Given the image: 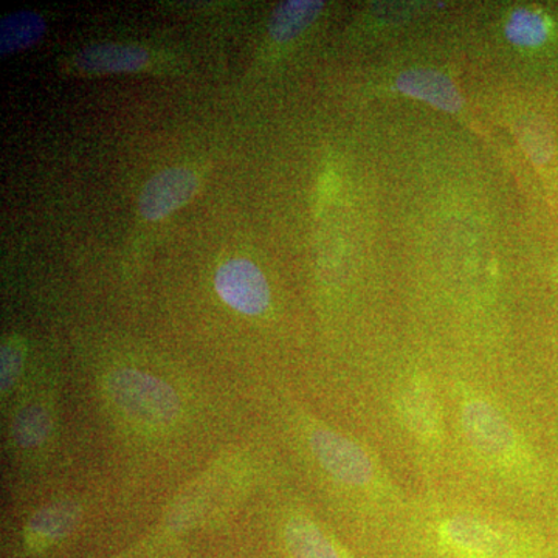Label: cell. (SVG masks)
I'll list each match as a JSON object with an SVG mask.
<instances>
[{"label": "cell", "instance_id": "cell-7", "mask_svg": "<svg viewBox=\"0 0 558 558\" xmlns=\"http://www.w3.org/2000/svg\"><path fill=\"white\" fill-rule=\"evenodd\" d=\"M149 60L148 51L138 46L97 44L81 50L75 58L76 68L84 73L135 72Z\"/></svg>", "mask_w": 558, "mask_h": 558}, {"label": "cell", "instance_id": "cell-9", "mask_svg": "<svg viewBox=\"0 0 558 558\" xmlns=\"http://www.w3.org/2000/svg\"><path fill=\"white\" fill-rule=\"evenodd\" d=\"M446 537L462 553L478 557H497L505 553V539L494 529L469 519L451 520L446 526Z\"/></svg>", "mask_w": 558, "mask_h": 558}, {"label": "cell", "instance_id": "cell-13", "mask_svg": "<svg viewBox=\"0 0 558 558\" xmlns=\"http://www.w3.org/2000/svg\"><path fill=\"white\" fill-rule=\"evenodd\" d=\"M51 432V417L49 411L40 405H31L22 409L11 425V436L17 446L32 449L46 442Z\"/></svg>", "mask_w": 558, "mask_h": 558}, {"label": "cell", "instance_id": "cell-1", "mask_svg": "<svg viewBox=\"0 0 558 558\" xmlns=\"http://www.w3.org/2000/svg\"><path fill=\"white\" fill-rule=\"evenodd\" d=\"M106 388L121 413L140 425L165 428L178 421L180 399L167 381L142 371L119 369L109 374Z\"/></svg>", "mask_w": 558, "mask_h": 558}, {"label": "cell", "instance_id": "cell-5", "mask_svg": "<svg viewBox=\"0 0 558 558\" xmlns=\"http://www.w3.org/2000/svg\"><path fill=\"white\" fill-rule=\"evenodd\" d=\"M462 425L470 442L484 454L501 457L513 449L515 436L508 421L494 407L483 400L465 403Z\"/></svg>", "mask_w": 558, "mask_h": 558}, {"label": "cell", "instance_id": "cell-12", "mask_svg": "<svg viewBox=\"0 0 558 558\" xmlns=\"http://www.w3.org/2000/svg\"><path fill=\"white\" fill-rule=\"evenodd\" d=\"M284 537L290 553L296 558H340L332 542L311 521L290 520Z\"/></svg>", "mask_w": 558, "mask_h": 558}, {"label": "cell", "instance_id": "cell-8", "mask_svg": "<svg viewBox=\"0 0 558 558\" xmlns=\"http://www.w3.org/2000/svg\"><path fill=\"white\" fill-rule=\"evenodd\" d=\"M81 519V509L76 502L60 501L46 506L32 517L25 531V538L33 549H44L76 526Z\"/></svg>", "mask_w": 558, "mask_h": 558}, {"label": "cell", "instance_id": "cell-2", "mask_svg": "<svg viewBox=\"0 0 558 558\" xmlns=\"http://www.w3.org/2000/svg\"><path fill=\"white\" fill-rule=\"evenodd\" d=\"M311 449L326 472L349 486H366L373 480V462L357 444L330 429H315Z\"/></svg>", "mask_w": 558, "mask_h": 558}, {"label": "cell", "instance_id": "cell-6", "mask_svg": "<svg viewBox=\"0 0 558 558\" xmlns=\"http://www.w3.org/2000/svg\"><path fill=\"white\" fill-rule=\"evenodd\" d=\"M396 87L407 97L428 102L433 108L446 112H458L462 108L457 86L435 70H407L396 80Z\"/></svg>", "mask_w": 558, "mask_h": 558}, {"label": "cell", "instance_id": "cell-3", "mask_svg": "<svg viewBox=\"0 0 558 558\" xmlns=\"http://www.w3.org/2000/svg\"><path fill=\"white\" fill-rule=\"evenodd\" d=\"M216 290L220 299L234 311L260 315L270 304V289L263 271L247 259H231L216 274Z\"/></svg>", "mask_w": 558, "mask_h": 558}, {"label": "cell", "instance_id": "cell-11", "mask_svg": "<svg viewBox=\"0 0 558 558\" xmlns=\"http://www.w3.org/2000/svg\"><path fill=\"white\" fill-rule=\"evenodd\" d=\"M46 33V22L33 11L9 14L0 22V54L27 49Z\"/></svg>", "mask_w": 558, "mask_h": 558}, {"label": "cell", "instance_id": "cell-14", "mask_svg": "<svg viewBox=\"0 0 558 558\" xmlns=\"http://www.w3.org/2000/svg\"><path fill=\"white\" fill-rule=\"evenodd\" d=\"M548 24L537 11L519 9L513 11L506 25L510 43L520 47H538L548 39Z\"/></svg>", "mask_w": 558, "mask_h": 558}, {"label": "cell", "instance_id": "cell-4", "mask_svg": "<svg viewBox=\"0 0 558 558\" xmlns=\"http://www.w3.org/2000/svg\"><path fill=\"white\" fill-rule=\"evenodd\" d=\"M199 180L186 168H170L154 175L140 194V215L148 220L167 218L172 211L193 199Z\"/></svg>", "mask_w": 558, "mask_h": 558}, {"label": "cell", "instance_id": "cell-15", "mask_svg": "<svg viewBox=\"0 0 558 558\" xmlns=\"http://www.w3.org/2000/svg\"><path fill=\"white\" fill-rule=\"evenodd\" d=\"M24 344L17 339L3 340L0 351V388L3 395L9 392L20 379L24 368Z\"/></svg>", "mask_w": 558, "mask_h": 558}, {"label": "cell", "instance_id": "cell-10", "mask_svg": "<svg viewBox=\"0 0 558 558\" xmlns=\"http://www.w3.org/2000/svg\"><path fill=\"white\" fill-rule=\"evenodd\" d=\"M323 10V2L317 0H289L281 3L271 14L269 32L278 43L295 39L317 20Z\"/></svg>", "mask_w": 558, "mask_h": 558}, {"label": "cell", "instance_id": "cell-16", "mask_svg": "<svg viewBox=\"0 0 558 558\" xmlns=\"http://www.w3.org/2000/svg\"><path fill=\"white\" fill-rule=\"evenodd\" d=\"M405 413L409 416L411 427L421 429L427 435L435 428L436 414L432 398L421 388L416 387L407 392Z\"/></svg>", "mask_w": 558, "mask_h": 558}]
</instances>
